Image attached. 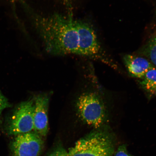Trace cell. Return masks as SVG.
I'll return each instance as SVG.
<instances>
[{
	"mask_svg": "<svg viewBox=\"0 0 156 156\" xmlns=\"http://www.w3.org/2000/svg\"><path fill=\"white\" fill-rule=\"evenodd\" d=\"M114 156H131V155L128 153L126 144H122L119 146Z\"/></svg>",
	"mask_w": 156,
	"mask_h": 156,
	"instance_id": "11",
	"label": "cell"
},
{
	"mask_svg": "<svg viewBox=\"0 0 156 156\" xmlns=\"http://www.w3.org/2000/svg\"><path fill=\"white\" fill-rule=\"evenodd\" d=\"M34 99L20 104L9 119L7 128L9 134L18 135L34 130Z\"/></svg>",
	"mask_w": 156,
	"mask_h": 156,
	"instance_id": "4",
	"label": "cell"
},
{
	"mask_svg": "<svg viewBox=\"0 0 156 156\" xmlns=\"http://www.w3.org/2000/svg\"><path fill=\"white\" fill-rule=\"evenodd\" d=\"M139 83L142 89L151 96H156V68L153 67L140 79Z\"/></svg>",
	"mask_w": 156,
	"mask_h": 156,
	"instance_id": "8",
	"label": "cell"
},
{
	"mask_svg": "<svg viewBox=\"0 0 156 156\" xmlns=\"http://www.w3.org/2000/svg\"><path fill=\"white\" fill-rule=\"evenodd\" d=\"M124 61L130 75L139 79L154 67L153 64L146 58L131 55L125 56Z\"/></svg>",
	"mask_w": 156,
	"mask_h": 156,
	"instance_id": "7",
	"label": "cell"
},
{
	"mask_svg": "<svg viewBox=\"0 0 156 156\" xmlns=\"http://www.w3.org/2000/svg\"><path fill=\"white\" fill-rule=\"evenodd\" d=\"M131 156H134L131 155Z\"/></svg>",
	"mask_w": 156,
	"mask_h": 156,
	"instance_id": "13",
	"label": "cell"
},
{
	"mask_svg": "<svg viewBox=\"0 0 156 156\" xmlns=\"http://www.w3.org/2000/svg\"><path fill=\"white\" fill-rule=\"evenodd\" d=\"M48 104L49 97L45 94L38 95L34 100V130L42 136L48 132Z\"/></svg>",
	"mask_w": 156,
	"mask_h": 156,
	"instance_id": "6",
	"label": "cell"
},
{
	"mask_svg": "<svg viewBox=\"0 0 156 156\" xmlns=\"http://www.w3.org/2000/svg\"><path fill=\"white\" fill-rule=\"evenodd\" d=\"M11 106L8 99L0 91V123L1 122V115L2 112L5 109Z\"/></svg>",
	"mask_w": 156,
	"mask_h": 156,
	"instance_id": "10",
	"label": "cell"
},
{
	"mask_svg": "<svg viewBox=\"0 0 156 156\" xmlns=\"http://www.w3.org/2000/svg\"><path fill=\"white\" fill-rule=\"evenodd\" d=\"M48 156H69V155L68 152L60 146L56 148Z\"/></svg>",
	"mask_w": 156,
	"mask_h": 156,
	"instance_id": "12",
	"label": "cell"
},
{
	"mask_svg": "<svg viewBox=\"0 0 156 156\" xmlns=\"http://www.w3.org/2000/svg\"><path fill=\"white\" fill-rule=\"evenodd\" d=\"M76 107L79 118L88 125L98 128L107 121L106 107L96 94L83 93L78 99Z\"/></svg>",
	"mask_w": 156,
	"mask_h": 156,
	"instance_id": "3",
	"label": "cell"
},
{
	"mask_svg": "<svg viewBox=\"0 0 156 156\" xmlns=\"http://www.w3.org/2000/svg\"><path fill=\"white\" fill-rule=\"evenodd\" d=\"M142 53L156 66V36L151 38L145 45Z\"/></svg>",
	"mask_w": 156,
	"mask_h": 156,
	"instance_id": "9",
	"label": "cell"
},
{
	"mask_svg": "<svg viewBox=\"0 0 156 156\" xmlns=\"http://www.w3.org/2000/svg\"><path fill=\"white\" fill-rule=\"evenodd\" d=\"M24 12L43 43L46 51L55 55L73 54L82 56L81 20L70 16L55 13L45 16L28 4Z\"/></svg>",
	"mask_w": 156,
	"mask_h": 156,
	"instance_id": "1",
	"label": "cell"
},
{
	"mask_svg": "<svg viewBox=\"0 0 156 156\" xmlns=\"http://www.w3.org/2000/svg\"><path fill=\"white\" fill-rule=\"evenodd\" d=\"M98 129L78 140L68 151L69 156H113L114 134L107 127Z\"/></svg>",
	"mask_w": 156,
	"mask_h": 156,
	"instance_id": "2",
	"label": "cell"
},
{
	"mask_svg": "<svg viewBox=\"0 0 156 156\" xmlns=\"http://www.w3.org/2000/svg\"><path fill=\"white\" fill-rule=\"evenodd\" d=\"M42 146L38 134L30 132L17 135L11 147L15 156H39Z\"/></svg>",
	"mask_w": 156,
	"mask_h": 156,
	"instance_id": "5",
	"label": "cell"
}]
</instances>
